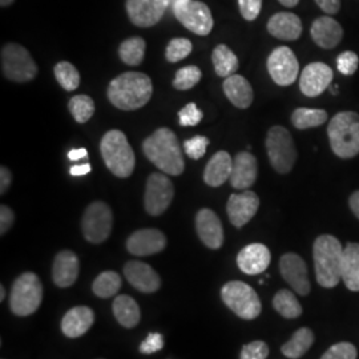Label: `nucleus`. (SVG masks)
Here are the masks:
<instances>
[{"instance_id": "40", "label": "nucleus", "mask_w": 359, "mask_h": 359, "mask_svg": "<svg viewBox=\"0 0 359 359\" xmlns=\"http://www.w3.org/2000/svg\"><path fill=\"white\" fill-rule=\"evenodd\" d=\"M192 48V43L188 39L176 38L170 40L168 44L167 52H165L168 62L177 63L180 60L185 59L187 56H189Z\"/></svg>"}, {"instance_id": "5", "label": "nucleus", "mask_w": 359, "mask_h": 359, "mask_svg": "<svg viewBox=\"0 0 359 359\" xmlns=\"http://www.w3.org/2000/svg\"><path fill=\"white\" fill-rule=\"evenodd\" d=\"M334 154L341 158H353L359 154V115L353 111L334 116L327 127Z\"/></svg>"}, {"instance_id": "29", "label": "nucleus", "mask_w": 359, "mask_h": 359, "mask_svg": "<svg viewBox=\"0 0 359 359\" xmlns=\"http://www.w3.org/2000/svg\"><path fill=\"white\" fill-rule=\"evenodd\" d=\"M114 314L116 320L127 329H132L139 325L142 318V311L137 302L129 295H117L114 301Z\"/></svg>"}, {"instance_id": "36", "label": "nucleus", "mask_w": 359, "mask_h": 359, "mask_svg": "<svg viewBox=\"0 0 359 359\" xmlns=\"http://www.w3.org/2000/svg\"><path fill=\"white\" fill-rule=\"evenodd\" d=\"M327 120V112L323 109L298 108L292 115V123L297 129H309L320 127Z\"/></svg>"}, {"instance_id": "17", "label": "nucleus", "mask_w": 359, "mask_h": 359, "mask_svg": "<svg viewBox=\"0 0 359 359\" xmlns=\"http://www.w3.org/2000/svg\"><path fill=\"white\" fill-rule=\"evenodd\" d=\"M259 208V198L252 191H244L238 194H231L228 200L226 212L231 224L236 228H243L256 216Z\"/></svg>"}, {"instance_id": "19", "label": "nucleus", "mask_w": 359, "mask_h": 359, "mask_svg": "<svg viewBox=\"0 0 359 359\" xmlns=\"http://www.w3.org/2000/svg\"><path fill=\"white\" fill-rule=\"evenodd\" d=\"M124 276L135 289L142 293H154L161 286V278L152 266L142 261H129L124 266Z\"/></svg>"}, {"instance_id": "42", "label": "nucleus", "mask_w": 359, "mask_h": 359, "mask_svg": "<svg viewBox=\"0 0 359 359\" xmlns=\"http://www.w3.org/2000/svg\"><path fill=\"white\" fill-rule=\"evenodd\" d=\"M321 359H357V348L350 342H339L330 347Z\"/></svg>"}, {"instance_id": "50", "label": "nucleus", "mask_w": 359, "mask_h": 359, "mask_svg": "<svg viewBox=\"0 0 359 359\" xmlns=\"http://www.w3.org/2000/svg\"><path fill=\"white\" fill-rule=\"evenodd\" d=\"M11 182H13V173L8 168L3 165L0 168V193L1 194H4L10 189Z\"/></svg>"}, {"instance_id": "51", "label": "nucleus", "mask_w": 359, "mask_h": 359, "mask_svg": "<svg viewBox=\"0 0 359 359\" xmlns=\"http://www.w3.org/2000/svg\"><path fill=\"white\" fill-rule=\"evenodd\" d=\"M90 170H92L90 164L86 163V164H81V165H74V167L71 168L69 173L74 177H79V176H86L87 173H90Z\"/></svg>"}, {"instance_id": "49", "label": "nucleus", "mask_w": 359, "mask_h": 359, "mask_svg": "<svg viewBox=\"0 0 359 359\" xmlns=\"http://www.w3.org/2000/svg\"><path fill=\"white\" fill-rule=\"evenodd\" d=\"M316 3L327 15H334L341 10V0H316Z\"/></svg>"}, {"instance_id": "14", "label": "nucleus", "mask_w": 359, "mask_h": 359, "mask_svg": "<svg viewBox=\"0 0 359 359\" xmlns=\"http://www.w3.org/2000/svg\"><path fill=\"white\" fill-rule=\"evenodd\" d=\"M169 6L172 0H127L126 8L135 26L148 28L161 20Z\"/></svg>"}, {"instance_id": "34", "label": "nucleus", "mask_w": 359, "mask_h": 359, "mask_svg": "<svg viewBox=\"0 0 359 359\" xmlns=\"http://www.w3.org/2000/svg\"><path fill=\"white\" fill-rule=\"evenodd\" d=\"M121 287V277L116 271H103L96 277L92 285L93 293L100 298H111L118 293Z\"/></svg>"}, {"instance_id": "6", "label": "nucleus", "mask_w": 359, "mask_h": 359, "mask_svg": "<svg viewBox=\"0 0 359 359\" xmlns=\"http://www.w3.org/2000/svg\"><path fill=\"white\" fill-rule=\"evenodd\" d=\"M43 301V285L35 273L27 271L13 283L10 306L13 314L27 317L34 314Z\"/></svg>"}, {"instance_id": "26", "label": "nucleus", "mask_w": 359, "mask_h": 359, "mask_svg": "<svg viewBox=\"0 0 359 359\" xmlns=\"http://www.w3.org/2000/svg\"><path fill=\"white\" fill-rule=\"evenodd\" d=\"M268 31L274 38L289 41L297 40L302 34V22L295 13H276L268 22Z\"/></svg>"}, {"instance_id": "9", "label": "nucleus", "mask_w": 359, "mask_h": 359, "mask_svg": "<svg viewBox=\"0 0 359 359\" xmlns=\"http://www.w3.org/2000/svg\"><path fill=\"white\" fill-rule=\"evenodd\" d=\"M266 151L270 164L276 172L286 175L294 167L297 149L293 137L287 129L281 126L269 129L266 136Z\"/></svg>"}, {"instance_id": "8", "label": "nucleus", "mask_w": 359, "mask_h": 359, "mask_svg": "<svg viewBox=\"0 0 359 359\" xmlns=\"http://www.w3.org/2000/svg\"><path fill=\"white\" fill-rule=\"evenodd\" d=\"M1 71L8 80L27 83L38 75V65L23 46L8 43L1 48Z\"/></svg>"}, {"instance_id": "33", "label": "nucleus", "mask_w": 359, "mask_h": 359, "mask_svg": "<svg viewBox=\"0 0 359 359\" xmlns=\"http://www.w3.org/2000/svg\"><path fill=\"white\" fill-rule=\"evenodd\" d=\"M273 306L285 318L294 320L302 314V306L297 299L294 293L290 290L283 289L273 298Z\"/></svg>"}, {"instance_id": "41", "label": "nucleus", "mask_w": 359, "mask_h": 359, "mask_svg": "<svg viewBox=\"0 0 359 359\" xmlns=\"http://www.w3.org/2000/svg\"><path fill=\"white\" fill-rule=\"evenodd\" d=\"M359 65L358 55L355 52L345 51L337 57V68L342 75L351 76L357 72Z\"/></svg>"}, {"instance_id": "7", "label": "nucleus", "mask_w": 359, "mask_h": 359, "mask_svg": "<svg viewBox=\"0 0 359 359\" xmlns=\"http://www.w3.org/2000/svg\"><path fill=\"white\" fill-rule=\"evenodd\" d=\"M224 304L243 320H256L261 314L262 305L256 290L241 281L225 283L221 290Z\"/></svg>"}, {"instance_id": "56", "label": "nucleus", "mask_w": 359, "mask_h": 359, "mask_svg": "<svg viewBox=\"0 0 359 359\" xmlns=\"http://www.w3.org/2000/svg\"><path fill=\"white\" fill-rule=\"evenodd\" d=\"M6 298V290H4V286H0V301L3 302Z\"/></svg>"}, {"instance_id": "22", "label": "nucleus", "mask_w": 359, "mask_h": 359, "mask_svg": "<svg viewBox=\"0 0 359 359\" xmlns=\"http://www.w3.org/2000/svg\"><path fill=\"white\" fill-rule=\"evenodd\" d=\"M80 262L72 250H62L52 265V280L59 287H69L76 283Z\"/></svg>"}, {"instance_id": "15", "label": "nucleus", "mask_w": 359, "mask_h": 359, "mask_svg": "<svg viewBox=\"0 0 359 359\" xmlns=\"http://www.w3.org/2000/svg\"><path fill=\"white\" fill-rule=\"evenodd\" d=\"M280 271L283 280L289 283L297 294L308 295L310 293L308 266L302 257L295 253H286L280 259Z\"/></svg>"}, {"instance_id": "24", "label": "nucleus", "mask_w": 359, "mask_h": 359, "mask_svg": "<svg viewBox=\"0 0 359 359\" xmlns=\"http://www.w3.org/2000/svg\"><path fill=\"white\" fill-rule=\"evenodd\" d=\"M258 175L257 158L249 152H240L233 160L231 184L236 189L246 191L250 188Z\"/></svg>"}, {"instance_id": "21", "label": "nucleus", "mask_w": 359, "mask_h": 359, "mask_svg": "<svg viewBox=\"0 0 359 359\" xmlns=\"http://www.w3.org/2000/svg\"><path fill=\"white\" fill-rule=\"evenodd\" d=\"M270 259L271 255L268 246L264 244H250L240 250L237 256V265L245 274L256 276L268 269Z\"/></svg>"}, {"instance_id": "32", "label": "nucleus", "mask_w": 359, "mask_h": 359, "mask_svg": "<svg viewBox=\"0 0 359 359\" xmlns=\"http://www.w3.org/2000/svg\"><path fill=\"white\" fill-rule=\"evenodd\" d=\"M212 62L218 76L229 77L238 69V59L236 53L225 44H219L212 53Z\"/></svg>"}, {"instance_id": "53", "label": "nucleus", "mask_w": 359, "mask_h": 359, "mask_svg": "<svg viewBox=\"0 0 359 359\" xmlns=\"http://www.w3.org/2000/svg\"><path fill=\"white\" fill-rule=\"evenodd\" d=\"M87 149L80 148V149H72L68 152V158L72 161H77L80 158H87Z\"/></svg>"}, {"instance_id": "45", "label": "nucleus", "mask_w": 359, "mask_h": 359, "mask_svg": "<svg viewBox=\"0 0 359 359\" xmlns=\"http://www.w3.org/2000/svg\"><path fill=\"white\" fill-rule=\"evenodd\" d=\"M268 355H269L268 345L262 341H255L243 347L240 359H266Z\"/></svg>"}, {"instance_id": "37", "label": "nucleus", "mask_w": 359, "mask_h": 359, "mask_svg": "<svg viewBox=\"0 0 359 359\" xmlns=\"http://www.w3.org/2000/svg\"><path fill=\"white\" fill-rule=\"evenodd\" d=\"M68 108L77 123L84 124L95 114V102L87 95H76L69 100Z\"/></svg>"}, {"instance_id": "10", "label": "nucleus", "mask_w": 359, "mask_h": 359, "mask_svg": "<svg viewBox=\"0 0 359 359\" xmlns=\"http://www.w3.org/2000/svg\"><path fill=\"white\" fill-rule=\"evenodd\" d=\"M172 7L176 19L193 34L206 36L212 32L215 22L205 3L197 0H179L172 4Z\"/></svg>"}, {"instance_id": "44", "label": "nucleus", "mask_w": 359, "mask_h": 359, "mask_svg": "<svg viewBox=\"0 0 359 359\" xmlns=\"http://www.w3.org/2000/svg\"><path fill=\"white\" fill-rule=\"evenodd\" d=\"M204 117V114L197 108L194 103L187 104L179 112L180 124L182 127H194Z\"/></svg>"}, {"instance_id": "48", "label": "nucleus", "mask_w": 359, "mask_h": 359, "mask_svg": "<svg viewBox=\"0 0 359 359\" xmlns=\"http://www.w3.org/2000/svg\"><path fill=\"white\" fill-rule=\"evenodd\" d=\"M15 221V215L10 206H0V234L4 236L11 229Z\"/></svg>"}, {"instance_id": "23", "label": "nucleus", "mask_w": 359, "mask_h": 359, "mask_svg": "<svg viewBox=\"0 0 359 359\" xmlns=\"http://www.w3.org/2000/svg\"><path fill=\"white\" fill-rule=\"evenodd\" d=\"M311 39L325 50L335 48L344 38V28L330 16H321L311 25Z\"/></svg>"}, {"instance_id": "25", "label": "nucleus", "mask_w": 359, "mask_h": 359, "mask_svg": "<svg viewBox=\"0 0 359 359\" xmlns=\"http://www.w3.org/2000/svg\"><path fill=\"white\" fill-rule=\"evenodd\" d=\"M95 321V313L88 306H75L65 313L62 332L68 338H79L87 333Z\"/></svg>"}, {"instance_id": "55", "label": "nucleus", "mask_w": 359, "mask_h": 359, "mask_svg": "<svg viewBox=\"0 0 359 359\" xmlns=\"http://www.w3.org/2000/svg\"><path fill=\"white\" fill-rule=\"evenodd\" d=\"M13 0H0V6L1 7H8L13 4Z\"/></svg>"}, {"instance_id": "18", "label": "nucleus", "mask_w": 359, "mask_h": 359, "mask_svg": "<svg viewBox=\"0 0 359 359\" xmlns=\"http://www.w3.org/2000/svg\"><path fill=\"white\" fill-rule=\"evenodd\" d=\"M167 246V237L158 229H142L135 231L127 240V249L133 256H152Z\"/></svg>"}, {"instance_id": "31", "label": "nucleus", "mask_w": 359, "mask_h": 359, "mask_svg": "<svg viewBox=\"0 0 359 359\" xmlns=\"http://www.w3.org/2000/svg\"><path fill=\"white\" fill-rule=\"evenodd\" d=\"M313 344H314V333L309 327H301L293 334L290 341L283 345L281 351L287 358L298 359L308 353L309 348Z\"/></svg>"}, {"instance_id": "3", "label": "nucleus", "mask_w": 359, "mask_h": 359, "mask_svg": "<svg viewBox=\"0 0 359 359\" xmlns=\"http://www.w3.org/2000/svg\"><path fill=\"white\" fill-rule=\"evenodd\" d=\"M313 258L317 281L322 287L332 289L342 280L344 248L330 234L320 236L313 246Z\"/></svg>"}, {"instance_id": "4", "label": "nucleus", "mask_w": 359, "mask_h": 359, "mask_svg": "<svg viewBox=\"0 0 359 359\" xmlns=\"http://www.w3.org/2000/svg\"><path fill=\"white\" fill-rule=\"evenodd\" d=\"M100 152L107 168L118 179H128L135 170L136 157L127 136L118 130L112 129L104 135L100 142Z\"/></svg>"}, {"instance_id": "11", "label": "nucleus", "mask_w": 359, "mask_h": 359, "mask_svg": "<svg viewBox=\"0 0 359 359\" xmlns=\"http://www.w3.org/2000/svg\"><path fill=\"white\" fill-rule=\"evenodd\" d=\"M112 226V210L103 201H95L86 209L81 219V231L84 238L90 244H102L108 240Z\"/></svg>"}, {"instance_id": "2", "label": "nucleus", "mask_w": 359, "mask_h": 359, "mask_svg": "<svg viewBox=\"0 0 359 359\" xmlns=\"http://www.w3.org/2000/svg\"><path fill=\"white\" fill-rule=\"evenodd\" d=\"M147 158L161 172L170 176H180L185 163L176 133L169 128H158L142 142Z\"/></svg>"}, {"instance_id": "54", "label": "nucleus", "mask_w": 359, "mask_h": 359, "mask_svg": "<svg viewBox=\"0 0 359 359\" xmlns=\"http://www.w3.org/2000/svg\"><path fill=\"white\" fill-rule=\"evenodd\" d=\"M278 1L285 7H295L299 3V0H278Z\"/></svg>"}, {"instance_id": "13", "label": "nucleus", "mask_w": 359, "mask_h": 359, "mask_svg": "<svg viewBox=\"0 0 359 359\" xmlns=\"http://www.w3.org/2000/svg\"><path fill=\"white\" fill-rule=\"evenodd\" d=\"M268 71L276 84L292 86L299 74V63L289 47H278L270 53Z\"/></svg>"}, {"instance_id": "16", "label": "nucleus", "mask_w": 359, "mask_h": 359, "mask_svg": "<svg viewBox=\"0 0 359 359\" xmlns=\"http://www.w3.org/2000/svg\"><path fill=\"white\" fill-rule=\"evenodd\" d=\"M333 69L325 63L316 62L306 65L299 77L301 92L308 97H317L330 86Z\"/></svg>"}, {"instance_id": "38", "label": "nucleus", "mask_w": 359, "mask_h": 359, "mask_svg": "<svg viewBox=\"0 0 359 359\" xmlns=\"http://www.w3.org/2000/svg\"><path fill=\"white\" fill-rule=\"evenodd\" d=\"M55 76L65 90H75L80 86V74L76 67L68 62L55 65Z\"/></svg>"}, {"instance_id": "35", "label": "nucleus", "mask_w": 359, "mask_h": 359, "mask_svg": "<svg viewBox=\"0 0 359 359\" xmlns=\"http://www.w3.org/2000/svg\"><path fill=\"white\" fill-rule=\"evenodd\" d=\"M145 40L142 38H129L121 43L120 48H118V55L120 59L126 63V65L136 67V65H142L145 56Z\"/></svg>"}, {"instance_id": "30", "label": "nucleus", "mask_w": 359, "mask_h": 359, "mask_svg": "<svg viewBox=\"0 0 359 359\" xmlns=\"http://www.w3.org/2000/svg\"><path fill=\"white\" fill-rule=\"evenodd\" d=\"M342 280L347 289L359 292V244L348 243L344 249Z\"/></svg>"}, {"instance_id": "57", "label": "nucleus", "mask_w": 359, "mask_h": 359, "mask_svg": "<svg viewBox=\"0 0 359 359\" xmlns=\"http://www.w3.org/2000/svg\"><path fill=\"white\" fill-rule=\"evenodd\" d=\"M176 1H179V0H172V4H175Z\"/></svg>"}, {"instance_id": "27", "label": "nucleus", "mask_w": 359, "mask_h": 359, "mask_svg": "<svg viewBox=\"0 0 359 359\" xmlns=\"http://www.w3.org/2000/svg\"><path fill=\"white\" fill-rule=\"evenodd\" d=\"M233 160L231 154L219 151L209 160L204 170V181L206 185L217 188L231 179Z\"/></svg>"}, {"instance_id": "46", "label": "nucleus", "mask_w": 359, "mask_h": 359, "mask_svg": "<svg viewBox=\"0 0 359 359\" xmlns=\"http://www.w3.org/2000/svg\"><path fill=\"white\" fill-rule=\"evenodd\" d=\"M238 7L245 20L253 22L261 13L262 0H238Z\"/></svg>"}, {"instance_id": "1", "label": "nucleus", "mask_w": 359, "mask_h": 359, "mask_svg": "<svg viewBox=\"0 0 359 359\" xmlns=\"http://www.w3.org/2000/svg\"><path fill=\"white\" fill-rule=\"evenodd\" d=\"M154 84L142 72H126L115 77L108 87V99L121 111H135L151 100Z\"/></svg>"}, {"instance_id": "20", "label": "nucleus", "mask_w": 359, "mask_h": 359, "mask_svg": "<svg viewBox=\"0 0 359 359\" xmlns=\"http://www.w3.org/2000/svg\"><path fill=\"white\" fill-rule=\"evenodd\" d=\"M196 231L200 240L209 249H219L224 244V229L221 219L212 209L204 208L197 213Z\"/></svg>"}, {"instance_id": "52", "label": "nucleus", "mask_w": 359, "mask_h": 359, "mask_svg": "<svg viewBox=\"0 0 359 359\" xmlns=\"http://www.w3.org/2000/svg\"><path fill=\"white\" fill-rule=\"evenodd\" d=\"M348 204H350V209H351V212L354 213V216L359 219V191L353 193V194L350 196Z\"/></svg>"}, {"instance_id": "12", "label": "nucleus", "mask_w": 359, "mask_h": 359, "mask_svg": "<svg viewBox=\"0 0 359 359\" xmlns=\"http://www.w3.org/2000/svg\"><path fill=\"white\" fill-rule=\"evenodd\" d=\"M175 197L173 182L163 173H154L147 181L144 205L148 215L160 216L167 210Z\"/></svg>"}, {"instance_id": "39", "label": "nucleus", "mask_w": 359, "mask_h": 359, "mask_svg": "<svg viewBox=\"0 0 359 359\" xmlns=\"http://www.w3.org/2000/svg\"><path fill=\"white\" fill-rule=\"evenodd\" d=\"M201 76H203V74L198 67L188 65V67H184L177 71L175 80H173V86L176 90H191L196 84H198Z\"/></svg>"}, {"instance_id": "28", "label": "nucleus", "mask_w": 359, "mask_h": 359, "mask_svg": "<svg viewBox=\"0 0 359 359\" xmlns=\"http://www.w3.org/2000/svg\"><path fill=\"white\" fill-rule=\"evenodd\" d=\"M222 88L229 102L240 109H246L253 103V88L250 83L241 75L234 74L226 77Z\"/></svg>"}, {"instance_id": "47", "label": "nucleus", "mask_w": 359, "mask_h": 359, "mask_svg": "<svg viewBox=\"0 0 359 359\" xmlns=\"http://www.w3.org/2000/svg\"><path fill=\"white\" fill-rule=\"evenodd\" d=\"M164 347V338L160 333L148 334V337L144 339L140 345V353L142 354H154L160 351Z\"/></svg>"}, {"instance_id": "43", "label": "nucleus", "mask_w": 359, "mask_h": 359, "mask_svg": "<svg viewBox=\"0 0 359 359\" xmlns=\"http://www.w3.org/2000/svg\"><path fill=\"white\" fill-rule=\"evenodd\" d=\"M209 145V139L205 136H194L189 140H185L184 142V151L191 157L192 160H200L204 157L206 152V148Z\"/></svg>"}]
</instances>
